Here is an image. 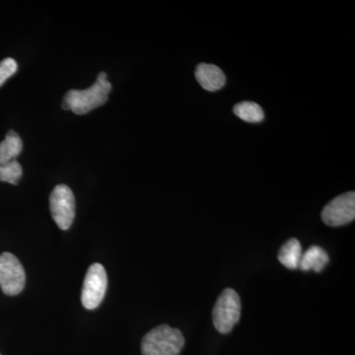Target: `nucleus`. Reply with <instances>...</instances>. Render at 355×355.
<instances>
[{"instance_id": "1", "label": "nucleus", "mask_w": 355, "mask_h": 355, "mask_svg": "<svg viewBox=\"0 0 355 355\" xmlns=\"http://www.w3.org/2000/svg\"><path fill=\"white\" fill-rule=\"evenodd\" d=\"M112 85L107 73L100 72L97 81L85 90H70L64 96L62 108L76 114H85L108 101Z\"/></svg>"}, {"instance_id": "2", "label": "nucleus", "mask_w": 355, "mask_h": 355, "mask_svg": "<svg viewBox=\"0 0 355 355\" xmlns=\"http://www.w3.org/2000/svg\"><path fill=\"white\" fill-rule=\"evenodd\" d=\"M184 338L179 329L161 324L147 333L141 342L142 355H179Z\"/></svg>"}, {"instance_id": "3", "label": "nucleus", "mask_w": 355, "mask_h": 355, "mask_svg": "<svg viewBox=\"0 0 355 355\" xmlns=\"http://www.w3.org/2000/svg\"><path fill=\"white\" fill-rule=\"evenodd\" d=\"M241 310L239 294L232 288L224 289L212 311V321L217 331L220 334L230 333L239 322Z\"/></svg>"}, {"instance_id": "4", "label": "nucleus", "mask_w": 355, "mask_h": 355, "mask_svg": "<svg viewBox=\"0 0 355 355\" xmlns=\"http://www.w3.org/2000/svg\"><path fill=\"white\" fill-rule=\"evenodd\" d=\"M51 216L58 227L67 230L76 217V198L67 184H58L50 197Z\"/></svg>"}, {"instance_id": "5", "label": "nucleus", "mask_w": 355, "mask_h": 355, "mask_svg": "<svg viewBox=\"0 0 355 355\" xmlns=\"http://www.w3.org/2000/svg\"><path fill=\"white\" fill-rule=\"evenodd\" d=\"M108 286L106 270L101 263H93L88 268L81 292V301L86 309L94 310L104 299Z\"/></svg>"}, {"instance_id": "6", "label": "nucleus", "mask_w": 355, "mask_h": 355, "mask_svg": "<svg viewBox=\"0 0 355 355\" xmlns=\"http://www.w3.org/2000/svg\"><path fill=\"white\" fill-rule=\"evenodd\" d=\"M26 275L20 261L11 253L0 254V287L4 294L17 295L24 289Z\"/></svg>"}, {"instance_id": "7", "label": "nucleus", "mask_w": 355, "mask_h": 355, "mask_svg": "<svg viewBox=\"0 0 355 355\" xmlns=\"http://www.w3.org/2000/svg\"><path fill=\"white\" fill-rule=\"evenodd\" d=\"M322 220L331 227H338L354 221L355 218V193H343L324 207Z\"/></svg>"}, {"instance_id": "8", "label": "nucleus", "mask_w": 355, "mask_h": 355, "mask_svg": "<svg viewBox=\"0 0 355 355\" xmlns=\"http://www.w3.org/2000/svg\"><path fill=\"white\" fill-rule=\"evenodd\" d=\"M196 78L200 85L209 92L220 90L226 83L225 74L214 64H198L196 69Z\"/></svg>"}, {"instance_id": "9", "label": "nucleus", "mask_w": 355, "mask_h": 355, "mask_svg": "<svg viewBox=\"0 0 355 355\" xmlns=\"http://www.w3.org/2000/svg\"><path fill=\"white\" fill-rule=\"evenodd\" d=\"M329 261H330V258L323 248L312 246L305 252L301 258L299 268L305 272L312 270L316 272H321Z\"/></svg>"}, {"instance_id": "10", "label": "nucleus", "mask_w": 355, "mask_h": 355, "mask_svg": "<svg viewBox=\"0 0 355 355\" xmlns=\"http://www.w3.org/2000/svg\"><path fill=\"white\" fill-rule=\"evenodd\" d=\"M279 261L289 270H296L302 258V246L296 238H292L279 249Z\"/></svg>"}, {"instance_id": "11", "label": "nucleus", "mask_w": 355, "mask_h": 355, "mask_svg": "<svg viewBox=\"0 0 355 355\" xmlns=\"http://www.w3.org/2000/svg\"><path fill=\"white\" fill-rule=\"evenodd\" d=\"M23 144L19 135L13 130L6 135V139L0 144V164L15 160L22 151Z\"/></svg>"}, {"instance_id": "12", "label": "nucleus", "mask_w": 355, "mask_h": 355, "mask_svg": "<svg viewBox=\"0 0 355 355\" xmlns=\"http://www.w3.org/2000/svg\"><path fill=\"white\" fill-rule=\"evenodd\" d=\"M234 113L238 118L247 123H261L265 119L263 109L257 103L245 101L234 107Z\"/></svg>"}, {"instance_id": "13", "label": "nucleus", "mask_w": 355, "mask_h": 355, "mask_svg": "<svg viewBox=\"0 0 355 355\" xmlns=\"http://www.w3.org/2000/svg\"><path fill=\"white\" fill-rule=\"evenodd\" d=\"M22 174V167L16 160L0 164V182L17 184Z\"/></svg>"}, {"instance_id": "14", "label": "nucleus", "mask_w": 355, "mask_h": 355, "mask_svg": "<svg viewBox=\"0 0 355 355\" xmlns=\"http://www.w3.org/2000/svg\"><path fill=\"white\" fill-rule=\"evenodd\" d=\"M17 62L13 58H6L0 62V86L2 85L9 77L13 76L17 71Z\"/></svg>"}]
</instances>
